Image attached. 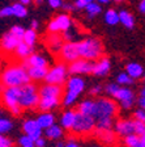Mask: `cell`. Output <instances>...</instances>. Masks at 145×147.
<instances>
[{
    "label": "cell",
    "mask_w": 145,
    "mask_h": 147,
    "mask_svg": "<svg viewBox=\"0 0 145 147\" xmlns=\"http://www.w3.org/2000/svg\"><path fill=\"white\" fill-rule=\"evenodd\" d=\"M55 116L50 112V110H47V112H41L39 114H38V117L35 118V121L38 122V125L41 126V129L42 130H45V129L50 127L51 125H54L55 123Z\"/></svg>",
    "instance_id": "19"
},
{
    "label": "cell",
    "mask_w": 145,
    "mask_h": 147,
    "mask_svg": "<svg viewBox=\"0 0 145 147\" xmlns=\"http://www.w3.org/2000/svg\"><path fill=\"white\" fill-rule=\"evenodd\" d=\"M105 22L110 26H114L119 22V13L115 9H109L105 13Z\"/></svg>",
    "instance_id": "28"
},
{
    "label": "cell",
    "mask_w": 145,
    "mask_h": 147,
    "mask_svg": "<svg viewBox=\"0 0 145 147\" xmlns=\"http://www.w3.org/2000/svg\"><path fill=\"white\" fill-rule=\"evenodd\" d=\"M75 116L76 112L75 110H65L64 113H61L60 116V126L64 129V130H71L72 129V125L75 122Z\"/></svg>",
    "instance_id": "23"
},
{
    "label": "cell",
    "mask_w": 145,
    "mask_h": 147,
    "mask_svg": "<svg viewBox=\"0 0 145 147\" xmlns=\"http://www.w3.org/2000/svg\"><path fill=\"white\" fill-rule=\"evenodd\" d=\"M85 9H86V13H88L89 17H96L97 15H100L101 13V4H98L96 1H90V3H88L86 5H85Z\"/></svg>",
    "instance_id": "32"
},
{
    "label": "cell",
    "mask_w": 145,
    "mask_h": 147,
    "mask_svg": "<svg viewBox=\"0 0 145 147\" xmlns=\"http://www.w3.org/2000/svg\"><path fill=\"white\" fill-rule=\"evenodd\" d=\"M1 101L13 116L22 113V109L18 105V87H4L1 91Z\"/></svg>",
    "instance_id": "8"
},
{
    "label": "cell",
    "mask_w": 145,
    "mask_h": 147,
    "mask_svg": "<svg viewBox=\"0 0 145 147\" xmlns=\"http://www.w3.org/2000/svg\"><path fill=\"white\" fill-rule=\"evenodd\" d=\"M61 7H63V8L65 9L67 12H71V11H73V8H75V5H73V4H69V3H64V4H61Z\"/></svg>",
    "instance_id": "48"
},
{
    "label": "cell",
    "mask_w": 145,
    "mask_h": 147,
    "mask_svg": "<svg viewBox=\"0 0 145 147\" xmlns=\"http://www.w3.org/2000/svg\"><path fill=\"white\" fill-rule=\"evenodd\" d=\"M22 131L24 134H26L27 137L33 138L34 141H35L37 138L42 137V129L41 126L38 125L35 119H25L24 123H22Z\"/></svg>",
    "instance_id": "16"
},
{
    "label": "cell",
    "mask_w": 145,
    "mask_h": 147,
    "mask_svg": "<svg viewBox=\"0 0 145 147\" xmlns=\"http://www.w3.org/2000/svg\"><path fill=\"white\" fill-rule=\"evenodd\" d=\"M13 129V122L8 117L0 116V134H7Z\"/></svg>",
    "instance_id": "30"
},
{
    "label": "cell",
    "mask_w": 145,
    "mask_h": 147,
    "mask_svg": "<svg viewBox=\"0 0 145 147\" xmlns=\"http://www.w3.org/2000/svg\"><path fill=\"white\" fill-rule=\"evenodd\" d=\"M72 25V20L68 15H59L55 18H52L50 24H48V32L50 33H60V32H64L65 29Z\"/></svg>",
    "instance_id": "12"
},
{
    "label": "cell",
    "mask_w": 145,
    "mask_h": 147,
    "mask_svg": "<svg viewBox=\"0 0 145 147\" xmlns=\"http://www.w3.org/2000/svg\"><path fill=\"white\" fill-rule=\"evenodd\" d=\"M25 67H48L47 59L41 54H30L24 61Z\"/></svg>",
    "instance_id": "18"
},
{
    "label": "cell",
    "mask_w": 145,
    "mask_h": 147,
    "mask_svg": "<svg viewBox=\"0 0 145 147\" xmlns=\"http://www.w3.org/2000/svg\"><path fill=\"white\" fill-rule=\"evenodd\" d=\"M118 114V105L110 98H97L93 105L92 116L96 119L97 131H106L112 130L114 127V118Z\"/></svg>",
    "instance_id": "1"
},
{
    "label": "cell",
    "mask_w": 145,
    "mask_h": 147,
    "mask_svg": "<svg viewBox=\"0 0 145 147\" xmlns=\"http://www.w3.org/2000/svg\"><path fill=\"white\" fill-rule=\"evenodd\" d=\"M68 79V67L64 62L55 64L52 68L47 70V74L45 76V82L48 84H56V86H63Z\"/></svg>",
    "instance_id": "9"
},
{
    "label": "cell",
    "mask_w": 145,
    "mask_h": 147,
    "mask_svg": "<svg viewBox=\"0 0 145 147\" xmlns=\"http://www.w3.org/2000/svg\"><path fill=\"white\" fill-rule=\"evenodd\" d=\"M47 1H48V4H50V7H51V8H54V9L60 8L61 4H63V1H61V0H47Z\"/></svg>",
    "instance_id": "45"
},
{
    "label": "cell",
    "mask_w": 145,
    "mask_h": 147,
    "mask_svg": "<svg viewBox=\"0 0 145 147\" xmlns=\"http://www.w3.org/2000/svg\"><path fill=\"white\" fill-rule=\"evenodd\" d=\"M119 13V22L120 24H123L126 28H128V29H131V28H133V25H135V20H133V16L131 15L130 12H127V11H120Z\"/></svg>",
    "instance_id": "26"
},
{
    "label": "cell",
    "mask_w": 145,
    "mask_h": 147,
    "mask_svg": "<svg viewBox=\"0 0 145 147\" xmlns=\"http://www.w3.org/2000/svg\"><path fill=\"white\" fill-rule=\"evenodd\" d=\"M92 147H97V146H92Z\"/></svg>",
    "instance_id": "60"
},
{
    "label": "cell",
    "mask_w": 145,
    "mask_h": 147,
    "mask_svg": "<svg viewBox=\"0 0 145 147\" xmlns=\"http://www.w3.org/2000/svg\"><path fill=\"white\" fill-rule=\"evenodd\" d=\"M114 1H116V3H120V1H124V0H114Z\"/></svg>",
    "instance_id": "58"
},
{
    "label": "cell",
    "mask_w": 145,
    "mask_h": 147,
    "mask_svg": "<svg viewBox=\"0 0 145 147\" xmlns=\"http://www.w3.org/2000/svg\"><path fill=\"white\" fill-rule=\"evenodd\" d=\"M116 83H118L119 86H131L133 83V79L127 72H122V74H119L118 78H116Z\"/></svg>",
    "instance_id": "36"
},
{
    "label": "cell",
    "mask_w": 145,
    "mask_h": 147,
    "mask_svg": "<svg viewBox=\"0 0 145 147\" xmlns=\"http://www.w3.org/2000/svg\"><path fill=\"white\" fill-rule=\"evenodd\" d=\"M12 12H13V16H15V17L24 18V17H26V15H27V9H26V7H25V4L15 3L12 5Z\"/></svg>",
    "instance_id": "29"
},
{
    "label": "cell",
    "mask_w": 145,
    "mask_h": 147,
    "mask_svg": "<svg viewBox=\"0 0 145 147\" xmlns=\"http://www.w3.org/2000/svg\"><path fill=\"white\" fill-rule=\"evenodd\" d=\"M35 3L37 4H41V3H43V0H35Z\"/></svg>",
    "instance_id": "56"
},
{
    "label": "cell",
    "mask_w": 145,
    "mask_h": 147,
    "mask_svg": "<svg viewBox=\"0 0 145 147\" xmlns=\"http://www.w3.org/2000/svg\"><path fill=\"white\" fill-rule=\"evenodd\" d=\"M26 70L30 80L38 82V80H45L48 67H26Z\"/></svg>",
    "instance_id": "24"
},
{
    "label": "cell",
    "mask_w": 145,
    "mask_h": 147,
    "mask_svg": "<svg viewBox=\"0 0 145 147\" xmlns=\"http://www.w3.org/2000/svg\"><path fill=\"white\" fill-rule=\"evenodd\" d=\"M124 143L127 144V147H142L140 135L137 134H130L127 137H124Z\"/></svg>",
    "instance_id": "33"
},
{
    "label": "cell",
    "mask_w": 145,
    "mask_h": 147,
    "mask_svg": "<svg viewBox=\"0 0 145 147\" xmlns=\"http://www.w3.org/2000/svg\"><path fill=\"white\" fill-rule=\"evenodd\" d=\"M140 141H141V146L145 147V131L142 133L141 135H140Z\"/></svg>",
    "instance_id": "52"
},
{
    "label": "cell",
    "mask_w": 145,
    "mask_h": 147,
    "mask_svg": "<svg viewBox=\"0 0 145 147\" xmlns=\"http://www.w3.org/2000/svg\"><path fill=\"white\" fill-rule=\"evenodd\" d=\"M133 122H135V134L141 135L145 131V123L140 122L137 119H133Z\"/></svg>",
    "instance_id": "40"
},
{
    "label": "cell",
    "mask_w": 145,
    "mask_h": 147,
    "mask_svg": "<svg viewBox=\"0 0 145 147\" xmlns=\"http://www.w3.org/2000/svg\"><path fill=\"white\" fill-rule=\"evenodd\" d=\"M93 105H94V100H90V98L84 100L79 104V107H77V112H80V113H82V114H89V116H92Z\"/></svg>",
    "instance_id": "27"
},
{
    "label": "cell",
    "mask_w": 145,
    "mask_h": 147,
    "mask_svg": "<svg viewBox=\"0 0 145 147\" xmlns=\"http://www.w3.org/2000/svg\"><path fill=\"white\" fill-rule=\"evenodd\" d=\"M133 118L137 119V121H140V122L145 123V109H137L135 113H133Z\"/></svg>",
    "instance_id": "41"
},
{
    "label": "cell",
    "mask_w": 145,
    "mask_h": 147,
    "mask_svg": "<svg viewBox=\"0 0 145 147\" xmlns=\"http://www.w3.org/2000/svg\"><path fill=\"white\" fill-rule=\"evenodd\" d=\"M59 54H60L61 62H64V63H71V62L80 58L79 51H77V43L75 41H68V42L63 43Z\"/></svg>",
    "instance_id": "11"
},
{
    "label": "cell",
    "mask_w": 145,
    "mask_h": 147,
    "mask_svg": "<svg viewBox=\"0 0 145 147\" xmlns=\"http://www.w3.org/2000/svg\"><path fill=\"white\" fill-rule=\"evenodd\" d=\"M98 135H100L101 141L105 142V143H114L115 142V135H114V131L112 130H106V131H97Z\"/></svg>",
    "instance_id": "35"
},
{
    "label": "cell",
    "mask_w": 145,
    "mask_h": 147,
    "mask_svg": "<svg viewBox=\"0 0 145 147\" xmlns=\"http://www.w3.org/2000/svg\"><path fill=\"white\" fill-rule=\"evenodd\" d=\"M46 43H47L48 49L51 50L52 53H59L61 49V46H63V43H64V40H63V37L57 36L56 33H51L47 37Z\"/></svg>",
    "instance_id": "20"
},
{
    "label": "cell",
    "mask_w": 145,
    "mask_h": 147,
    "mask_svg": "<svg viewBox=\"0 0 145 147\" xmlns=\"http://www.w3.org/2000/svg\"><path fill=\"white\" fill-rule=\"evenodd\" d=\"M64 135V129L60 125H51L50 127L45 129V137L50 141H59L61 137Z\"/></svg>",
    "instance_id": "21"
},
{
    "label": "cell",
    "mask_w": 145,
    "mask_h": 147,
    "mask_svg": "<svg viewBox=\"0 0 145 147\" xmlns=\"http://www.w3.org/2000/svg\"><path fill=\"white\" fill-rule=\"evenodd\" d=\"M98 4H107L110 1V0H96Z\"/></svg>",
    "instance_id": "53"
},
{
    "label": "cell",
    "mask_w": 145,
    "mask_h": 147,
    "mask_svg": "<svg viewBox=\"0 0 145 147\" xmlns=\"http://www.w3.org/2000/svg\"><path fill=\"white\" fill-rule=\"evenodd\" d=\"M20 41L21 40H18L17 37H15L11 32H8L0 40V49H1V51L4 54H11L12 51H15V49L17 47Z\"/></svg>",
    "instance_id": "15"
},
{
    "label": "cell",
    "mask_w": 145,
    "mask_h": 147,
    "mask_svg": "<svg viewBox=\"0 0 145 147\" xmlns=\"http://www.w3.org/2000/svg\"><path fill=\"white\" fill-rule=\"evenodd\" d=\"M18 146L20 147H35V144H34L33 138L27 137L26 134H24L18 138Z\"/></svg>",
    "instance_id": "37"
},
{
    "label": "cell",
    "mask_w": 145,
    "mask_h": 147,
    "mask_svg": "<svg viewBox=\"0 0 145 147\" xmlns=\"http://www.w3.org/2000/svg\"><path fill=\"white\" fill-rule=\"evenodd\" d=\"M96 130V119L93 116L89 114H82L80 112H76L75 122L72 125L71 131L79 135H88Z\"/></svg>",
    "instance_id": "7"
},
{
    "label": "cell",
    "mask_w": 145,
    "mask_h": 147,
    "mask_svg": "<svg viewBox=\"0 0 145 147\" xmlns=\"http://www.w3.org/2000/svg\"><path fill=\"white\" fill-rule=\"evenodd\" d=\"M79 36V30L76 29L73 25H71L68 29H65V30L63 32V40L64 41H75V38Z\"/></svg>",
    "instance_id": "34"
},
{
    "label": "cell",
    "mask_w": 145,
    "mask_h": 147,
    "mask_svg": "<svg viewBox=\"0 0 145 147\" xmlns=\"http://www.w3.org/2000/svg\"><path fill=\"white\" fill-rule=\"evenodd\" d=\"M13 143L9 138L4 137V134H0V147H12Z\"/></svg>",
    "instance_id": "42"
},
{
    "label": "cell",
    "mask_w": 145,
    "mask_h": 147,
    "mask_svg": "<svg viewBox=\"0 0 145 147\" xmlns=\"http://www.w3.org/2000/svg\"><path fill=\"white\" fill-rule=\"evenodd\" d=\"M139 11L141 13H145V0H141L139 4Z\"/></svg>",
    "instance_id": "49"
},
{
    "label": "cell",
    "mask_w": 145,
    "mask_h": 147,
    "mask_svg": "<svg viewBox=\"0 0 145 147\" xmlns=\"http://www.w3.org/2000/svg\"><path fill=\"white\" fill-rule=\"evenodd\" d=\"M31 29H34V30L38 29V21H37V20H33V21H31Z\"/></svg>",
    "instance_id": "51"
},
{
    "label": "cell",
    "mask_w": 145,
    "mask_h": 147,
    "mask_svg": "<svg viewBox=\"0 0 145 147\" xmlns=\"http://www.w3.org/2000/svg\"><path fill=\"white\" fill-rule=\"evenodd\" d=\"M11 16H13L12 7H4L0 9V17H11Z\"/></svg>",
    "instance_id": "44"
},
{
    "label": "cell",
    "mask_w": 145,
    "mask_h": 147,
    "mask_svg": "<svg viewBox=\"0 0 145 147\" xmlns=\"http://www.w3.org/2000/svg\"><path fill=\"white\" fill-rule=\"evenodd\" d=\"M38 93H39V100H38L37 108L41 112H47V110L55 109L61 102L63 88L61 86L46 83L41 88H38Z\"/></svg>",
    "instance_id": "2"
},
{
    "label": "cell",
    "mask_w": 145,
    "mask_h": 147,
    "mask_svg": "<svg viewBox=\"0 0 145 147\" xmlns=\"http://www.w3.org/2000/svg\"><path fill=\"white\" fill-rule=\"evenodd\" d=\"M77 43V51L80 58L88 59V61H97L102 57L103 46L98 38H86Z\"/></svg>",
    "instance_id": "5"
},
{
    "label": "cell",
    "mask_w": 145,
    "mask_h": 147,
    "mask_svg": "<svg viewBox=\"0 0 145 147\" xmlns=\"http://www.w3.org/2000/svg\"><path fill=\"white\" fill-rule=\"evenodd\" d=\"M81 1H84V3L88 4V3H90V1H93V0H81Z\"/></svg>",
    "instance_id": "55"
},
{
    "label": "cell",
    "mask_w": 145,
    "mask_h": 147,
    "mask_svg": "<svg viewBox=\"0 0 145 147\" xmlns=\"http://www.w3.org/2000/svg\"><path fill=\"white\" fill-rule=\"evenodd\" d=\"M139 105L142 108V109H145V97L140 96V98H139Z\"/></svg>",
    "instance_id": "50"
},
{
    "label": "cell",
    "mask_w": 145,
    "mask_h": 147,
    "mask_svg": "<svg viewBox=\"0 0 145 147\" xmlns=\"http://www.w3.org/2000/svg\"><path fill=\"white\" fill-rule=\"evenodd\" d=\"M38 100H39V93L35 84L29 82L18 87V105L22 110L37 108Z\"/></svg>",
    "instance_id": "6"
},
{
    "label": "cell",
    "mask_w": 145,
    "mask_h": 147,
    "mask_svg": "<svg viewBox=\"0 0 145 147\" xmlns=\"http://www.w3.org/2000/svg\"><path fill=\"white\" fill-rule=\"evenodd\" d=\"M102 91H103V87L100 86V84H97V86L92 87L89 93H90V96H100L101 93H102Z\"/></svg>",
    "instance_id": "43"
},
{
    "label": "cell",
    "mask_w": 145,
    "mask_h": 147,
    "mask_svg": "<svg viewBox=\"0 0 145 147\" xmlns=\"http://www.w3.org/2000/svg\"><path fill=\"white\" fill-rule=\"evenodd\" d=\"M34 144H35V147H46V139L43 137L37 138L34 141Z\"/></svg>",
    "instance_id": "46"
},
{
    "label": "cell",
    "mask_w": 145,
    "mask_h": 147,
    "mask_svg": "<svg viewBox=\"0 0 145 147\" xmlns=\"http://www.w3.org/2000/svg\"><path fill=\"white\" fill-rule=\"evenodd\" d=\"M110 70H111V62H110V59L106 58V57H103V58L101 57V58H98L93 63V71H92V74H93L94 76L103 78L110 72Z\"/></svg>",
    "instance_id": "14"
},
{
    "label": "cell",
    "mask_w": 145,
    "mask_h": 147,
    "mask_svg": "<svg viewBox=\"0 0 145 147\" xmlns=\"http://www.w3.org/2000/svg\"><path fill=\"white\" fill-rule=\"evenodd\" d=\"M63 146H64V143H59L56 147H63Z\"/></svg>",
    "instance_id": "57"
},
{
    "label": "cell",
    "mask_w": 145,
    "mask_h": 147,
    "mask_svg": "<svg viewBox=\"0 0 145 147\" xmlns=\"http://www.w3.org/2000/svg\"><path fill=\"white\" fill-rule=\"evenodd\" d=\"M22 41H24L25 43H27L29 46H34L37 42V30H34V29H27V30H25L24 33V37H22Z\"/></svg>",
    "instance_id": "31"
},
{
    "label": "cell",
    "mask_w": 145,
    "mask_h": 147,
    "mask_svg": "<svg viewBox=\"0 0 145 147\" xmlns=\"http://www.w3.org/2000/svg\"><path fill=\"white\" fill-rule=\"evenodd\" d=\"M114 131L122 137L135 134V122L131 119H120L116 123H114Z\"/></svg>",
    "instance_id": "17"
},
{
    "label": "cell",
    "mask_w": 145,
    "mask_h": 147,
    "mask_svg": "<svg viewBox=\"0 0 145 147\" xmlns=\"http://www.w3.org/2000/svg\"><path fill=\"white\" fill-rule=\"evenodd\" d=\"M94 61H88L84 58H79L71 62L68 66V74L71 75H88L93 71Z\"/></svg>",
    "instance_id": "10"
},
{
    "label": "cell",
    "mask_w": 145,
    "mask_h": 147,
    "mask_svg": "<svg viewBox=\"0 0 145 147\" xmlns=\"http://www.w3.org/2000/svg\"><path fill=\"white\" fill-rule=\"evenodd\" d=\"M11 33L13 34L15 37H17L18 40H22V37H24V33H25V29L22 26H20V25H15V26L11 28Z\"/></svg>",
    "instance_id": "39"
},
{
    "label": "cell",
    "mask_w": 145,
    "mask_h": 147,
    "mask_svg": "<svg viewBox=\"0 0 145 147\" xmlns=\"http://www.w3.org/2000/svg\"><path fill=\"white\" fill-rule=\"evenodd\" d=\"M115 98L120 102V107L126 110L131 109L135 104V93L127 87H120L115 95Z\"/></svg>",
    "instance_id": "13"
},
{
    "label": "cell",
    "mask_w": 145,
    "mask_h": 147,
    "mask_svg": "<svg viewBox=\"0 0 145 147\" xmlns=\"http://www.w3.org/2000/svg\"><path fill=\"white\" fill-rule=\"evenodd\" d=\"M126 72H127L132 79H140V78L144 75L142 66H140L139 63H128L127 68H126Z\"/></svg>",
    "instance_id": "25"
},
{
    "label": "cell",
    "mask_w": 145,
    "mask_h": 147,
    "mask_svg": "<svg viewBox=\"0 0 145 147\" xmlns=\"http://www.w3.org/2000/svg\"><path fill=\"white\" fill-rule=\"evenodd\" d=\"M85 80L81 76L73 75L65 82V93L61 97V104L65 108H71L75 105V102L79 100L80 95L85 89Z\"/></svg>",
    "instance_id": "4"
},
{
    "label": "cell",
    "mask_w": 145,
    "mask_h": 147,
    "mask_svg": "<svg viewBox=\"0 0 145 147\" xmlns=\"http://www.w3.org/2000/svg\"><path fill=\"white\" fill-rule=\"evenodd\" d=\"M144 82H145V74H144Z\"/></svg>",
    "instance_id": "59"
},
{
    "label": "cell",
    "mask_w": 145,
    "mask_h": 147,
    "mask_svg": "<svg viewBox=\"0 0 145 147\" xmlns=\"http://www.w3.org/2000/svg\"><path fill=\"white\" fill-rule=\"evenodd\" d=\"M63 147H80V144L77 143L75 139H69V141L67 142V143H64Z\"/></svg>",
    "instance_id": "47"
},
{
    "label": "cell",
    "mask_w": 145,
    "mask_h": 147,
    "mask_svg": "<svg viewBox=\"0 0 145 147\" xmlns=\"http://www.w3.org/2000/svg\"><path fill=\"white\" fill-rule=\"evenodd\" d=\"M30 1L31 0H18V3H22V4H25V5H27Z\"/></svg>",
    "instance_id": "54"
},
{
    "label": "cell",
    "mask_w": 145,
    "mask_h": 147,
    "mask_svg": "<svg viewBox=\"0 0 145 147\" xmlns=\"http://www.w3.org/2000/svg\"><path fill=\"white\" fill-rule=\"evenodd\" d=\"M119 88H120V86H119L118 83H110V84H107V86L105 87V92L109 96H111V97H115V95H116V92H118Z\"/></svg>",
    "instance_id": "38"
},
{
    "label": "cell",
    "mask_w": 145,
    "mask_h": 147,
    "mask_svg": "<svg viewBox=\"0 0 145 147\" xmlns=\"http://www.w3.org/2000/svg\"><path fill=\"white\" fill-rule=\"evenodd\" d=\"M31 82L24 63L12 64L1 74V84L4 87H21Z\"/></svg>",
    "instance_id": "3"
},
{
    "label": "cell",
    "mask_w": 145,
    "mask_h": 147,
    "mask_svg": "<svg viewBox=\"0 0 145 147\" xmlns=\"http://www.w3.org/2000/svg\"><path fill=\"white\" fill-rule=\"evenodd\" d=\"M33 51H34V46H29L27 43H25L22 40L18 42L17 47L15 49V53H16V55H17V58L22 59V61H25L29 55L33 54Z\"/></svg>",
    "instance_id": "22"
}]
</instances>
